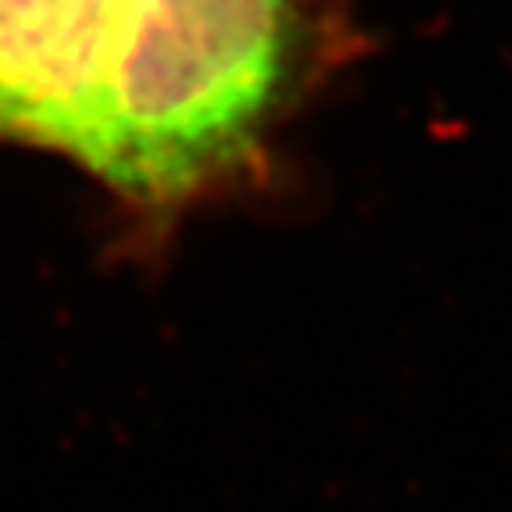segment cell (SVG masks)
<instances>
[{"label": "cell", "mask_w": 512, "mask_h": 512, "mask_svg": "<svg viewBox=\"0 0 512 512\" xmlns=\"http://www.w3.org/2000/svg\"><path fill=\"white\" fill-rule=\"evenodd\" d=\"M306 43L292 0H121L75 164L168 228L253 164Z\"/></svg>", "instance_id": "cell-1"}, {"label": "cell", "mask_w": 512, "mask_h": 512, "mask_svg": "<svg viewBox=\"0 0 512 512\" xmlns=\"http://www.w3.org/2000/svg\"><path fill=\"white\" fill-rule=\"evenodd\" d=\"M121 0H0V143L79 153Z\"/></svg>", "instance_id": "cell-2"}]
</instances>
